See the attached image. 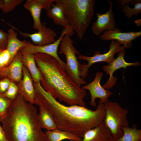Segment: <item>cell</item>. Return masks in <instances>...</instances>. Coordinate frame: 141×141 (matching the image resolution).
<instances>
[{"label":"cell","mask_w":141,"mask_h":141,"mask_svg":"<svg viewBox=\"0 0 141 141\" xmlns=\"http://www.w3.org/2000/svg\"><path fill=\"white\" fill-rule=\"evenodd\" d=\"M34 104L42 106L51 114L57 128L82 138L88 130L104 120L105 110L103 103H99L92 110L78 105H66L45 91L40 83L35 85Z\"/></svg>","instance_id":"obj_1"},{"label":"cell","mask_w":141,"mask_h":141,"mask_svg":"<svg viewBox=\"0 0 141 141\" xmlns=\"http://www.w3.org/2000/svg\"><path fill=\"white\" fill-rule=\"evenodd\" d=\"M43 89L54 98L69 105L86 107V91L73 81L54 58L43 53L34 54Z\"/></svg>","instance_id":"obj_2"},{"label":"cell","mask_w":141,"mask_h":141,"mask_svg":"<svg viewBox=\"0 0 141 141\" xmlns=\"http://www.w3.org/2000/svg\"><path fill=\"white\" fill-rule=\"evenodd\" d=\"M18 93L0 122L8 141H48L39 125L37 109Z\"/></svg>","instance_id":"obj_3"},{"label":"cell","mask_w":141,"mask_h":141,"mask_svg":"<svg viewBox=\"0 0 141 141\" xmlns=\"http://www.w3.org/2000/svg\"><path fill=\"white\" fill-rule=\"evenodd\" d=\"M61 7L70 25L81 39L94 14V0H54Z\"/></svg>","instance_id":"obj_4"},{"label":"cell","mask_w":141,"mask_h":141,"mask_svg":"<svg viewBox=\"0 0 141 141\" xmlns=\"http://www.w3.org/2000/svg\"><path fill=\"white\" fill-rule=\"evenodd\" d=\"M68 34L65 35L60 43L58 52L60 54H63L66 60L65 71L72 80L79 86L85 85L86 81L82 77L81 64L76 56L80 54L73 45V41Z\"/></svg>","instance_id":"obj_5"},{"label":"cell","mask_w":141,"mask_h":141,"mask_svg":"<svg viewBox=\"0 0 141 141\" xmlns=\"http://www.w3.org/2000/svg\"><path fill=\"white\" fill-rule=\"evenodd\" d=\"M103 104L105 110L104 122L110 130L112 136L117 139L123 135L122 127L129 126L127 119L128 110L116 102L108 100Z\"/></svg>","instance_id":"obj_6"},{"label":"cell","mask_w":141,"mask_h":141,"mask_svg":"<svg viewBox=\"0 0 141 141\" xmlns=\"http://www.w3.org/2000/svg\"><path fill=\"white\" fill-rule=\"evenodd\" d=\"M74 32L71 26H69L66 28H64L60 37L54 42L46 45L38 46L28 41L27 45L21 48L19 51L22 54H34L37 53H43L50 55L58 61L62 68L65 71L66 63L58 56L57 52V50L63 37L66 34H68L71 36Z\"/></svg>","instance_id":"obj_7"},{"label":"cell","mask_w":141,"mask_h":141,"mask_svg":"<svg viewBox=\"0 0 141 141\" xmlns=\"http://www.w3.org/2000/svg\"><path fill=\"white\" fill-rule=\"evenodd\" d=\"M121 44L118 42L111 40L109 47V50L106 53L100 54V51H95L92 56H88L81 55H78V59L85 60L87 64L84 63L81 64L82 77L86 78L88 74L89 68L94 63L101 62H105L108 64L115 59L114 56L117 52L125 50L123 46H121Z\"/></svg>","instance_id":"obj_8"},{"label":"cell","mask_w":141,"mask_h":141,"mask_svg":"<svg viewBox=\"0 0 141 141\" xmlns=\"http://www.w3.org/2000/svg\"><path fill=\"white\" fill-rule=\"evenodd\" d=\"M102 72L96 73L93 80L86 85H84L81 87L83 89L88 90L91 95L90 105L93 107L96 106L95 100L99 98V103H103L109 100L108 98L113 94L110 90L105 89L101 86V80L103 75Z\"/></svg>","instance_id":"obj_9"},{"label":"cell","mask_w":141,"mask_h":141,"mask_svg":"<svg viewBox=\"0 0 141 141\" xmlns=\"http://www.w3.org/2000/svg\"><path fill=\"white\" fill-rule=\"evenodd\" d=\"M126 52L124 50L119 52L116 58L109 64L103 67V71L107 75H109L108 80L103 86L105 89L109 90L114 87L116 83L117 78L113 76L114 73L116 70L121 68H124L125 69L128 67L137 66L140 65V63L139 61L132 63L126 62L124 58Z\"/></svg>","instance_id":"obj_10"},{"label":"cell","mask_w":141,"mask_h":141,"mask_svg":"<svg viewBox=\"0 0 141 141\" xmlns=\"http://www.w3.org/2000/svg\"><path fill=\"white\" fill-rule=\"evenodd\" d=\"M42 24V27L38 31L32 34H29L21 32L10 24L9 25L15 30L18 31L22 36L29 38L33 44L38 46H43L48 45L56 41V33L50 27H47L46 23Z\"/></svg>","instance_id":"obj_11"},{"label":"cell","mask_w":141,"mask_h":141,"mask_svg":"<svg viewBox=\"0 0 141 141\" xmlns=\"http://www.w3.org/2000/svg\"><path fill=\"white\" fill-rule=\"evenodd\" d=\"M109 5V10L104 13L101 14L96 13L97 19L93 22L91 29L96 36H99L103 32L113 30L116 28V23L113 11V3L107 0Z\"/></svg>","instance_id":"obj_12"},{"label":"cell","mask_w":141,"mask_h":141,"mask_svg":"<svg viewBox=\"0 0 141 141\" xmlns=\"http://www.w3.org/2000/svg\"><path fill=\"white\" fill-rule=\"evenodd\" d=\"M121 31L119 28H115L113 30L104 31L100 38L103 40H115L123 45L125 48H130L132 46V42L141 35V31L127 32Z\"/></svg>","instance_id":"obj_13"},{"label":"cell","mask_w":141,"mask_h":141,"mask_svg":"<svg viewBox=\"0 0 141 141\" xmlns=\"http://www.w3.org/2000/svg\"><path fill=\"white\" fill-rule=\"evenodd\" d=\"M54 0H27L24 4V7L30 12L33 21V27L39 31L42 27L40 19L42 9L50 8Z\"/></svg>","instance_id":"obj_14"},{"label":"cell","mask_w":141,"mask_h":141,"mask_svg":"<svg viewBox=\"0 0 141 141\" xmlns=\"http://www.w3.org/2000/svg\"><path fill=\"white\" fill-rule=\"evenodd\" d=\"M32 80L28 69L24 65L22 78L18 86V93L27 102L33 104L35 92Z\"/></svg>","instance_id":"obj_15"},{"label":"cell","mask_w":141,"mask_h":141,"mask_svg":"<svg viewBox=\"0 0 141 141\" xmlns=\"http://www.w3.org/2000/svg\"><path fill=\"white\" fill-rule=\"evenodd\" d=\"M23 65L22 55L19 51L8 67L0 69L1 75L2 76H7L13 81H20L22 77Z\"/></svg>","instance_id":"obj_16"},{"label":"cell","mask_w":141,"mask_h":141,"mask_svg":"<svg viewBox=\"0 0 141 141\" xmlns=\"http://www.w3.org/2000/svg\"><path fill=\"white\" fill-rule=\"evenodd\" d=\"M111 136L110 130L103 121L98 126L86 131L80 141H105Z\"/></svg>","instance_id":"obj_17"},{"label":"cell","mask_w":141,"mask_h":141,"mask_svg":"<svg viewBox=\"0 0 141 141\" xmlns=\"http://www.w3.org/2000/svg\"><path fill=\"white\" fill-rule=\"evenodd\" d=\"M15 30L11 27L7 33L8 37L6 49L10 55L11 62L20 50L27 45L28 42L25 40L21 41L19 40Z\"/></svg>","instance_id":"obj_18"},{"label":"cell","mask_w":141,"mask_h":141,"mask_svg":"<svg viewBox=\"0 0 141 141\" xmlns=\"http://www.w3.org/2000/svg\"><path fill=\"white\" fill-rule=\"evenodd\" d=\"M46 10L47 16L52 19L56 24L64 28L70 25L61 7L58 4L53 2L50 8Z\"/></svg>","instance_id":"obj_19"},{"label":"cell","mask_w":141,"mask_h":141,"mask_svg":"<svg viewBox=\"0 0 141 141\" xmlns=\"http://www.w3.org/2000/svg\"><path fill=\"white\" fill-rule=\"evenodd\" d=\"M22 55L23 64L28 69L34 83L40 82L41 76L36 62L34 54H25Z\"/></svg>","instance_id":"obj_20"},{"label":"cell","mask_w":141,"mask_h":141,"mask_svg":"<svg viewBox=\"0 0 141 141\" xmlns=\"http://www.w3.org/2000/svg\"><path fill=\"white\" fill-rule=\"evenodd\" d=\"M48 141H62L68 140L73 141H80L82 138L70 132L56 128L45 133Z\"/></svg>","instance_id":"obj_21"},{"label":"cell","mask_w":141,"mask_h":141,"mask_svg":"<svg viewBox=\"0 0 141 141\" xmlns=\"http://www.w3.org/2000/svg\"><path fill=\"white\" fill-rule=\"evenodd\" d=\"M39 113L38 114V119L40 127L50 131L56 128L55 121L51 114L45 108L39 106Z\"/></svg>","instance_id":"obj_22"},{"label":"cell","mask_w":141,"mask_h":141,"mask_svg":"<svg viewBox=\"0 0 141 141\" xmlns=\"http://www.w3.org/2000/svg\"><path fill=\"white\" fill-rule=\"evenodd\" d=\"M123 135L117 139L118 141H141V129H138L136 126L122 128Z\"/></svg>","instance_id":"obj_23"},{"label":"cell","mask_w":141,"mask_h":141,"mask_svg":"<svg viewBox=\"0 0 141 141\" xmlns=\"http://www.w3.org/2000/svg\"><path fill=\"white\" fill-rule=\"evenodd\" d=\"M132 4H134V7L131 8L128 6L129 4L121 5L119 8H122L121 11L127 18L131 19L133 16H137L141 12V0H133Z\"/></svg>","instance_id":"obj_24"},{"label":"cell","mask_w":141,"mask_h":141,"mask_svg":"<svg viewBox=\"0 0 141 141\" xmlns=\"http://www.w3.org/2000/svg\"><path fill=\"white\" fill-rule=\"evenodd\" d=\"M24 1V0H3V5L1 9L4 13L10 12Z\"/></svg>","instance_id":"obj_25"},{"label":"cell","mask_w":141,"mask_h":141,"mask_svg":"<svg viewBox=\"0 0 141 141\" xmlns=\"http://www.w3.org/2000/svg\"><path fill=\"white\" fill-rule=\"evenodd\" d=\"M12 101L0 93V118L5 115Z\"/></svg>","instance_id":"obj_26"},{"label":"cell","mask_w":141,"mask_h":141,"mask_svg":"<svg viewBox=\"0 0 141 141\" xmlns=\"http://www.w3.org/2000/svg\"><path fill=\"white\" fill-rule=\"evenodd\" d=\"M18 92V86L11 81L8 89L3 94L6 97L13 100L16 97Z\"/></svg>","instance_id":"obj_27"},{"label":"cell","mask_w":141,"mask_h":141,"mask_svg":"<svg viewBox=\"0 0 141 141\" xmlns=\"http://www.w3.org/2000/svg\"><path fill=\"white\" fill-rule=\"evenodd\" d=\"M8 34L0 29V48H6L8 40Z\"/></svg>","instance_id":"obj_28"},{"label":"cell","mask_w":141,"mask_h":141,"mask_svg":"<svg viewBox=\"0 0 141 141\" xmlns=\"http://www.w3.org/2000/svg\"><path fill=\"white\" fill-rule=\"evenodd\" d=\"M11 81L7 78L0 80V93L4 94L8 89Z\"/></svg>","instance_id":"obj_29"},{"label":"cell","mask_w":141,"mask_h":141,"mask_svg":"<svg viewBox=\"0 0 141 141\" xmlns=\"http://www.w3.org/2000/svg\"><path fill=\"white\" fill-rule=\"evenodd\" d=\"M5 66L11 62V56L10 54L6 49H4L2 52Z\"/></svg>","instance_id":"obj_30"},{"label":"cell","mask_w":141,"mask_h":141,"mask_svg":"<svg viewBox=\"0 0 141 141\" xmlns=\"http://www.w3.org/2000/svg\"><path fill=\"white\" fill-rule=\"evenodd\" d=\"M0 141H8L6 137L4 131L0 125Z\"/></svg>","instance_id":"obj_31"},{"label":"cell","mask_w":141,"mask_h":141,"mask_svg":"<svg viewBox=\"0 0 141 141\" xmlns=\"http://www.w3.org/2000/svg\"><path fill=\"white\" fill-rule=\"evenodd\" d=\"M105 141H118L116 139H115L112 136L109 138Z\"/></svg>","instance_id":"obj_32"},{"label":"cell","mask_w":141,"mask_h":141,"mask_svg":"<svg viewBox=\"0 0 141 141\" xmlns=\"http://www.w3.org/2000/svg\"><path fill=\"white\" fill-rule=\"evenodd\" d=\"M140 21H141L140 19L137 20H135V22L137 25H139L138 23L141 24V22H140Z\"/></svg>","instance_id":"obj_33"},{"label":"cell","mask_w":141,"mask_h":141,"mask_svg":"<svg viewBox=\"0 0 141 141\" xmlns=\"http://www.w3.org/2000/svg\"><path fill=\"white\" fill-rule=\"evenodd\" d=\"M3 0H0V9H1L2 6Z\"/></svg>","instance_id":"obj_34"},{"label":"cell","mask_w":141,"mask_h":141,"mask_svg":"<svg viewBox=\"0 0 141 141\" xmlns=\"http://www.w3.org/2000/svg\"><path fill=\"white\" fill-rule=\"evenodd\" d=\"M4 49H3L0 48V54L1 52Z\"/></svg>","instance_id":"obj_35"},{"label":"cell","mask_w":141,"mask_h":141,"mask_svg":"<svg viewBox=\"0 0 141 141\" xmlns=\"http://www.w3.org/2000/svg\"><path fill=\"white\" fill-rule=\"evenodd\" d=\"M1 76H1V73H0V77H1Z\"/></svg>","instance_id":"obj_36"}]
</instances>
